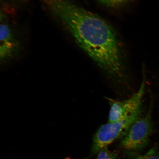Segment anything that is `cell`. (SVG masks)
I'll use <instances>...</instances> for the list:
<instances>
[{
  "mask_svg": "<svg viewBox=\"0 0 159 159\" xmlns=\"http://www.w3.org/2000/svg\"><path fill=\"white\" fill-rule=\"evenodd\" d=\"M80 47L112 80L126 78L118 37L111 26L70 0H41Z\"/></svg>",
  "mask_w": 159,
  "mask_h": 159,
  "instance_id": "1",
  "label": "cell"
},
{
  "mask_svg": "<svg viewBox=\"0 0 159 159\" xmlns=\"http://www.w3.org/2000/svg\"><path fill=\"white\" fill-rule=\"evenodd\" d=\"M143 114L142 108L120 120L102 125L93 138V152H98L119 137L126 136L131 126L143 116Z\"/></svg>",
  "mask_w": 159,
  "mask_h": 159,
  "instance_id": "2",
  "label": "cell"
},
{
  "mask_svg": "<svg viewBox=\"0 0 159 159\" xmlns=\"http://www.w3.org/2000/svg\"><path fill=\"white\" fill-rule=\"evenodd\" d=\"M148 112L130 127L121 143L123 148L129 151L140 150L148 144L153 130L152 112L155 99L151 96Z\"/></svg>",
  "mask_w": 159,
  "mask_h": 159,
  "instance_id": "3",
  "label": "cell"
},
{
  "mask_svg": "<svg viewBox=\"0 0 159 159\" xmlns=\"http://www.w3.org/2000/svg\"><path fill=\"white\" fill-rule=\"evenodd\" d=\"M146 85L145 72L140 87L136 92L126 100L114 101L111 102L108 122H114L125 118L139 109L143 108V100Z\"/></svg>",
  "mask_w": 159,
  "mask_h": 159,
  "instance_id": "4",
  "label": "cell"
},
{
  "mask_svg": "<svg viewBox=\"0 0 159 159\" xmlns=\"http://www.w3.org/2000/svg\"><path fill=\"white\" fill-rule=\"evenodd\" d=\"M3 15L0 26V56L5 60L13 56L19 50L20 44Z\"/></svg>",
  "mask_w": 159,
  "mask_h": 159,
  "instance_id": "5",
  "label": "cell"
},
{
  "mask_svg": "<svg viewBox=\"0 0 159 159\" xmlns=\"http://www.w3.org/2000/svg\"><path fill=\"white\" fill-rule=\"evenodd\" d=\"M116 157V154L109 151L107 147L99 151L96 159H115Z\"/></svg>",
  "mask_w": 159,
  "mask_h": 159,
  "instance_id": "6",
  "label": "cell"
},
{
  "mask_svg": "<svg viewBox=\"0 0 159 159\" xmlns=\"http://www.w3.org/2000/svg\"><path fill=\"white\" fill-rule=\"evenodd\" d=\"M101 3L108 7H117L128 2L130 0H98Z\"/></svg>",
  "mask_w": 159,
  "mask_h": 159,
  "instance_id": "7",
  "label": "cell"
},
{
  "mask_svg": "<svg viewBox=\"0 0 159 159\" xmlns=\"http://www.w3.org/2000/svg\"><path fill=\"white\" fill-rule=\"evenodd\" d=\"M136 159H159V155L157 153L156 149L152 148L146 154L139 157Z\"/></svg>",
  "mask_w": 159,
  "mask_h": 159,
  "instance_id": "8",
  "label": "cell"
}]
</instances>
